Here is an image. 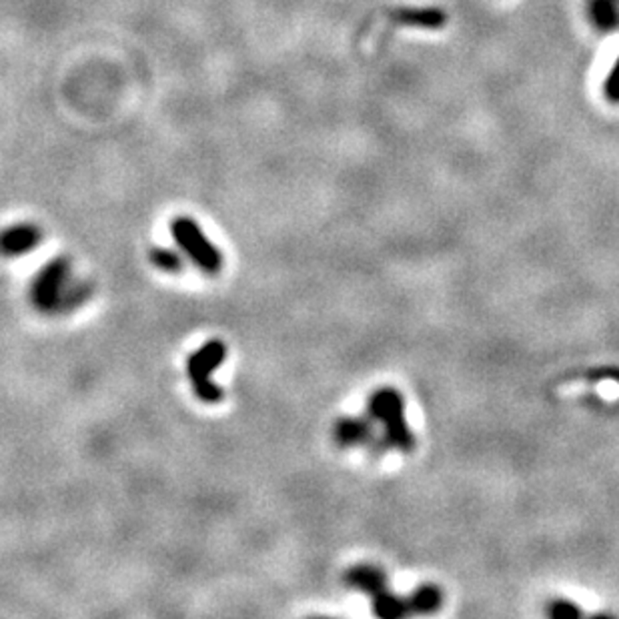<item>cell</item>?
Instances as JSON below:
<instances>
[{
  "label": "cell",
  "mask_w": 619,
  "mask_h": 619,
  "mask_svg": "<svg viewBox=\"0 0 619 619\" xmlns=\"http://www.w3.org/2000/svg\"><path fill=\"white\" fill-rule=\"evenodd\" d=\"M367 415L373 423L383 427V441L389 450L411 453L415 450V433L407 423L403 395L393 387H379L367 401Z\"/></svg>",
  "instance_id": "6da1fadb"
},
{
  "label": "cell",
  "mask_w": 619,
  "mask_h": 619,
  "mask_svg": "<svg viewBox=\"0 0 619 619\" xmlns=\"http://www.w3.org/2000/svg\"><path fill=\"white\" fill-rule=\"evenodd\" d=\"M170 235H173V239L179 249L183 251V255L189 256L203 273H221L225 263L223 253L208 241V237L203 233V228L198 227L193 217H175L170 221Z\"/></svg>",
  "instance_id": "7a4b0ae2"
},
{
  "label": "cell",
  "mask_w": 619,
  "mask_h": 619,
  "mask_svg": "<svg viewBox=\"0 0 619 619\" xmlns=\"http://www.w3.org/2000/svg\"><path fill=\"white\" fill-rule=\"evenodd\" d=\"M227 345L221 339H211L198 347L193 355L187 359V375L193 385L195 395L203 403L223 401L225 392L221 385L211 381V375L225 363Z\"/></svg>",
  "instance_id": "3957f363"
},
{
  "label": "cell",
  "mask_w": 619,
  "mask_h": 619,
  "mask_svg": "<svg viewBox=\"0 0 619 619\" xmlns=\"http://www.w3.org/2000/svg\"><path fill=\"white\" fill-rule=\"evenodd\" d=\"M71 269L73 265L69 256H54L36 273L31 285V301L38 311L46 315L59 313L64 293L73 283Z\"/></svg>",
  "instance_id": "277c9868"
},
{
  "label": "cell",
  "mask_w": 619,
  "mask_h": 619,
  "mask_svg": "<svg viewBox=\"0 0 619 619\" xmlns=\"http://www.w3.org/2000/svg\"><path fill=\"white\" fill-rule=\"evenodd\" d=\"M371 417H339L333 425V440L339 447H369L373 453H385L389 447L383 437H375Z\"/></svg>",
  "instance_id": "5b68a950"
},
{
  "label": "cell",
  "mask_w": 619,
  "mask_h": 619,
  "mask_svg": "<svg viewBox=\"0 0 619 619\" xmlns=\"http://www.w3.org/2000/svg\"><path fill=\"white\" fill-rule=\"evenodd\" d=\"M43 241L41 227L34 223H18L0 231V255L3 256H23L36 249Z\"/></svg>",
  "instance_id": "8992f818"
},
{
  "label": "cell",
  "mask_w": 619,
  "mask_h": 619,
  "mask_svg": "<svg viewBox=\"0 0 619 619\" xmlns=\"http://www.w3.org/2000/svg\"><path fill=\"white\" fill-rule=\"evenodd\" d=\"M343 584L351 589H355V592L373 597L387 589V575H385V571L379 569L377 566L359 564V566L349 567L345 574H343Z\"/></svg>",
  "instance_id": "52a82bcc"
},
{
  "label": "cell",
  "mask_w": 619,
  "mask_h": 619,
  "mask_svg": "<svg viewBox=\"0 0 619 619\" xmlns=\"http://www.w3.org/2000/svg\"><path fill=\"white\" fill-rule=\"evenodd\" d=\"M409 614L427 615L440 612L443 605V592L435 584H421L415 592L407 597Z\"/></svg>",
  "instance_id": "ba28073f"
},
{
  "label": "cell",
  "mask_w": 619,
  "mask_h": 619,
  "mask_svg": "<svg viewBox=\"0 0 619 619\" xmlns=\"http://www.w3.org/2000/svg\"><path fill=\"white\" fill-rule=\"evenodd\" d=\"M587 13L599 31L619 28V0H589Z\"/></svg>",
  "instance_id": "9c48e42d"
},
{
  "label": "cell",
  "mask_w": 619,
  "mask_h": 619,
  "mask_svg": "<svg viewBox=\"0 0 619 619\" xmlns=\"http://www.w3.org/2000/svg\"><path fill=\"white\" fill-rule=\"evenodd\" d=\"M371 599H373V614L381 619H399L409 615L407 597L395 595L393 592H389V587Z\"/></svg>",
  "instance_id": "30bf717a"
},
{
  "label": "cell",
  "mask_w": 619,
  "mask_h": 619,
  "mask_svg": "<svg viewBox=\"0 0 619 619\" xmlns=\"http://www.w3.org/2000/svg\"><path fill=\"white\" fill-rule=\"evenodd\" d=\"M149 259L159 271H165V273L183 271V256H180V253L175 249H167V247H152V249L149 251Z\"/></svg>",
  "instance_id": "8fae6325"
},
{
  "label": "cell",
  "mask_w": 619,
  "mask_h": 619,
  "mask_svg": "<svg viewBox=\"0 0 619 619\" xmlns=\"http://www.w3.org/2000/svg\"><path fill=\"white\" fill-rule=\"evenodd\" d=\"M92 293V285L89 281H81V283H71L69 289H66L64 297L61 301V307L59 313H71L74 309H79L81 305L87 303V299L91 297Z\"/></svg>",
  "instance_id": "7c38bea8"
},
{
  "label": "cell",
  "mask_w": 619,
  "mask_h": 619,
  "mask_svg": "<svg viewBox=\"0 0 619 619\" xmlns=\"http://www.w3.org/2000/svg\"><path fill=\"white\" fill-rule=\"evenodd\" d=\"M547 615L551 619H577L584 615V612L571 599H551L547 605Z\"/></svg>",
  "instance_id": "4fadbf2b"
},
{
  "label": "cell",
  "mask_w": 619,
  "mask_h": 619,
  "mask_svg": "<svg viewBox=\"0 0 619 619\" xmlns=\"http://www.w3.org/2000/svg\"><path fill=\"white\" fill-rule=\"evenodd\" d=\"M403 21L409 24H417V26H440L443 23V15L437 11H415V13H407L403 16Z\"/></svg>",
  "instance_id": "5bb4252c"
},
{
  "label": "cell",
  "mask_w": 619,
  "mask_h": 619,
  "mask_svg": "<svg viewBox=\"0 0 619 619\" xmlns=\"http://www.w3.org/2000/svg\"><path fill=\"white\" fill-rule=\"evenodd\" d=\"M604 92L612 102H619V59L614 64L612 73H609V76H607V81L604 84Z\"/></svg>",
  "instance_id": "9a60e30c"
}]
</instances>
